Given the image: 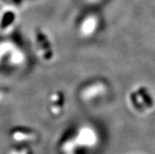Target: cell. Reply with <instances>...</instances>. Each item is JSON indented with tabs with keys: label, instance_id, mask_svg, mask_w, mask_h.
Wrapping results in <instances>:
<instances>
[{
	"label": "cell",
	"instance_id": "8992f818",
	"mask_svg": "<svg viewBox=\"0 0 155 154\" xmlns=\"http://www.w3.org/2000/svg\"><path fill=\"white\" fill-rule=\"evenodd\" d=\"M106 84L101 81H95L87 84L83 88L81 98L84 101H91L104 95L106 93Z\"/></svg>",
	"mask_w": 155,
	"mask_h": 154
},
{
	"label": "cell",
	"instance_id": "4fadbf2b",
	"mask_svg": "<svg viewBox=\"0 0 155 154\" xmlns=\"http://www.w3.org/2000/svg\"><path fill=\"white\" fill-rule=\"evenodd\" d=\"M91 2H93V1H94V0H91Z\"/></svg>",
	"mask_w": 155,
	"mask_h": 154
},
{
	"label": "cell",
	"instance_id": "ba28073f",
	"mask_svg": "<svg viewBox=\"0 0 155 154\" xmlns=\"http://www.w3.org/2000/svg\"><path fill=\"white\" fill-rule=\"evenodd\" d=\"M82 150L73 135L66 137L61 141L59 146L60 154H81Z\"/></svg>",
	"mask_w": 155,
	"mask_h": 154
},
{
	"label": "cell",
	"instance_id": "277c9868",
	"mask_svg": "<svg viewBox=\"0 0 155 154\" xmlns=\"http://www.w3.org/2000/svg\"><path fill=\"white\" fill-rule=\"evenodd\" d=\"M11 140L17 145H28L35 143L38 139L37 132L31 127L18 126L10 132Z\"/></svg>",
	"mask_w": 155,
	"mask_h": 154
},
{
	"label": "cell",
	"instance_id": "9c48e42d",
	"mask_svg": "<svg viewBox=\"0 0 155 154\" xmlns=\"http://www.w3.org/2000/svg\"><path fill=\"white\" fill-rule=\"evenodd\" d=\"M17 21V14L11 10L4 11L0 16V31H7L14 25Z\"/></svg>",
	"mask_w": 155,
	"mask_h": 154
},
{
	"label": "cell",
	"instance_id": "6da1fadb",
	"mask_svg": "<svg viewBox=\"0 0 155 154\" xmlns=\"http://www.w3.org/2000/svg\"><path fill=\"white\" fill-rule=\"evenodd\" d=\"M33 40L37 54L44 62H51L54 58V49L51 38L41 28L33 31Z\"/></svg>",
	"mask_w": 155,
	"mask_h": 154
},
{
	"label": "cell",
	"instance_id": "52a82bcc",
	"mask_svg": "<svg viewBox=\"0 0 155 154\" xmlns=\"http://www.w3.org/2000/svg\"><path fill=\"white\" fill-rule=\"evenodd\" d=\"M99 29V20L95 15H87L79 25V32L83 37H91Z\"/></svg>",
	"mask_w": 155,
	"mask_h": 154
},
{
	"label": "cell",
	"instance_id": "5b68a950",
	"mask_svg": "<svg viewBox=\"0 0 155 154\" xmlns=\"http://www.w3.org/2000/svg\"><path fill=\"white\" fill-rule=\"evenodd\" d=\"M66 105V97L61 90H55L48 95L47 110L53 116H59L63 113Z\"/></svg>",
	"mask_w": 155,
	"mask_h": 154
},
{
	"label": "cell",
	"instance_id": "7c38bea8",
	"mask_svg": "<svg viewBox=\"0 0 155 154\" xmlns=\"http://www.w3.org/2000/svg\"><path fill=\"white\" fill-rule=\"evenodd\" d=\"M2 96H3V90H2V88L0 87V99L2 98Z\"/></svg>",
	"mask_w": 155,
	"mask_h": 154
},
{
	"label": "cell",
	"instance_id": "3957f363",
	"mask_svg": "<svg viewBox=\"0 0 155 154\" xmlns=\"http://www.w3.org/2000/svg\"><path fill=\"white\" fill-rule=\"evenodd\" d=\"M77 143L82 149H91L97 146L98 135L94 128L90 126H83L73 135Z\"/></svg>",
	"mask_w": 155,
	"mask_h": 154
},
{
	"label": "cell",
	"instance_id": "8fae6325",
	"mask_svg": "<svg viewBox=\"0 0 155 154\" xmlns=\"http://www.w3.org/2000/svg\"><path fill=\"white\" fill-rule=\"evenodd\" d=\"M4 2H9V3L11 4H18L21 2V0H4Z\"/></svg>",
	"mask_w": 155,
	"mask_h": 154
},
{
	"label": "cell",
	"instance_id": "7a4b0ae2",
	"mask_svg": "<svg viewBox=\"0 0 155 154\" xmlns=\"http://www.w3.org/2000/svg\"><path fill=\"white\" fill-rule=\"evenodd\" d=\"M129 102L132 107L139 112L150 109L153 105V98L145 87H140L132 90L129 94Z\"/></svg>",
	"mask_w": 155,
	"mask_h": 154
},
{
	"label": "cell",
	"instance_id": "30bf717a",
	"mask_svg": "<svg viewBox=\"0 0 155 154\" xmlns=\"http://www.w3.org/2000/svg\"><path fill=\"white\" fill-rule=\"evenodd\" d=\"M7 154H33V152L28 145H16L8 150Z\"/></svg>",
	"mask_w": 155,
	"mask_h": 154
}]
</instances>
